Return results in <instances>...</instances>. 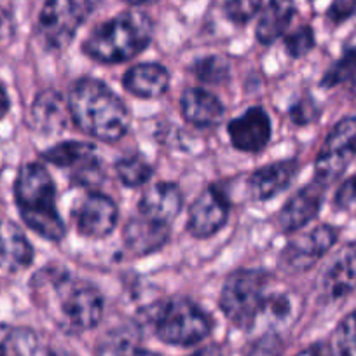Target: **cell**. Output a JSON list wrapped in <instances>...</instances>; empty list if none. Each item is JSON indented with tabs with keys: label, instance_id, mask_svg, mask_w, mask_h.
<instances>
[{
	"label": "cell",
	"instance_id": "obj_1",
	"mask_svg": "<svg viewBox=\"0 0 356 356\" xmlns=\"http://www.w3.org/2000/svg\"><path fill=\"white\" fill-rule=\"evenodd\" d=\"M68 111L75 124L89 136L115 142L129 128L128 107L97 79H81L68 93Z\"/></svg>",
	"mask_w": 356,
	"mask_h": 356
},
{
	"label": "cell",
	"instance_id": "obj_2",
	"mask_svg": "<svg viewBox=\"0 0 356 356\" xmlns=\"http://www.w3.org/2000/svg\"><path fill=\"white\" fill-rule=\"evenodd\" d=\"M40 297H51L54 316L67 332H86L97 327L104 316V297L88 282L65 271L47 269L37 275Z\"/></svg>",
	"mask_w": 356,
	"mask_h": 356
},
{
	"label": "cell",
	"instance_id": "obj_3",
	"mask_svg": "<svg viewBox=\"0 0 356 356\" xmlns=\"http://www.w3.org/2000/svg\"><path fill=\"white\" fill-rule=\"evenodd\" d=\"M15 200L25 224L49 241H60L65 224L56 208V189L49 171L39 163H29L19 170L15 182Z\"/></svg>",
	"mask_w": 356,
	"mask_h": 356
},
{
	"label": "cell",
	"instance_id": "obj_4",
	"mask_svg": "<svg viewBox=\"0 0 356 356\" xmlns=\"http://www.w3.org/2000/svg\"><path fill=\"white\" fill-rule=\"evenodd\" d=\"M152 40V23L143 13L128 11L91 32L84 53L98 63H122L142 53Z\"/></svg>",
	"mask_w": 356,
	"mask_h": 356
},
{
	"label": "cell",
	"instance_id": "obj_5",
	"mask_svg": "<svg viewBox=\"0 0 356 356\" xmlns=\"http://www.w3.org/2000/svg\"><path fill=\"white\" fill-rule=\"evenodd\" d=\"M147 321L161 341L173 346H194L211 332L210 316L187 299L161 302L150 311Z\"/></svg>",
	"mask_w": 356,
	"mask_h": 356
},
{
	"label": "cell",
	"instance_id": "obj_6",
	"mask_svg": "<svg viewBox=\"0 0 356 356\" xmlns=\"http://www.w3.org/2000/svg\"><path fill=\"white\" fill-rule=\"evenodd\" d=\"M267 276L262 271L241 269L225 280L220 292V309L234 327L252 328L259 320L266 299Z\"/></svg>",
	"mask_w": 356,
	"mask_h": 356
},
{
	"label": "cell",
	"instance_id": "obj_7",
	"mask_svg": "<svg viewBox=\"0 0 356 356\" xmlns=\"http://www.w3.org/2000/svg\"><path fill=\"white\" fill-rule=\"evenodd\" d=\"M89 13L91 0H47L37 25L44 46L53 51L65 49Z\"/></svg>",
	"mask_w": 356,
	"mask_h": 356
},
{
	"label": "cell",
	"instance_id": "obj_8",
	"mask_svg": "<svg viewBox=\"0 0 356 356\" xmlns=\"http://www.w3.org/2000/svg\"><path fill=\"white\" fill-rule=\"evenodd\" d=\"M356 157V115L342 119L328 133L318 152L314 171L316 182L327 187L335 182Z\"/></svg>",
	"mask_w": 356,
	"mask_h": 356
},
{
	"label": "cell",
	"instance_id": "obj_9",
	"mask_svg": "<svg viewBox=\"0 0 356 356\" xmlns=\"http://www.w3.org/2000/svg\"><path fill=\"white\" fill-rule=\"evenodd\" d=\"M337 241V231L330 225H318L304 236H297L286 245L282 260L289 271L300 273L314 266Z\"/></svg>",
	"mask_w": 356,
	"mask_h": 356
},
{
	"label": "cell",
	"instance_id": "obj_10",
	"mask_svg": "<svg viewBox=\"0 0 356 356\" xmlns=\"http://www.w3.org/2000/svg\"><path fill=\"white\" fill-rule=\"evenodd\" d=\"M227 217L229 201L217 187H208L191 207L187 229L196 238H210L224 227Z\"/></svg>",
	"mask_w": 356,
	"mask_h": 356
},
{
	"label": "cell",
	"instance_id": "obj_11",
	"mask_svg": "<svg viewBox=\"0 0 356 356\" xmlns=\"http://www.w3.org/2000/svg\"><path fill=\"white\" fill-rule=\"evenodd\" d=\"M77 229L86 238H105L118 225V207L111 197L91 193L75 211Z\"/></svg>",
	"mask_w": 356,
	"mask_h": 356
},
{
	"label": "cell",
	"instance_id": "obj_12",
	"mask_svg": "<svg viewBox=\"0 0 356 356\" xmlns=\"http://www.w3.org/2000/svg\"><path fill=\"white\" fill-rule=\"evenodd\" d=\"M231 143L241 152H259L271 138V121L264 108L253 107L229 122Z\"/></svg>",
	"mask_w": 356,
	"mask_h": 356
},
{
	"label": "cell",
	"instance_id": "obj_13",
	"mask_svg": "<svg viewBox=\"0 0 356 356\" xmlns=\"http://www.w3.org/2000/svg\"><path fill=\"white\" fill-rule=\"evenodd\" d=\"M325 186L314 180L309 186L302 187L299 193L293 194L278 215V225L286 234H293L304 225L309 224L320 213L321 201H323Z\"/></svg>",
	"mask_w": 356,
	"mask_h": 356
},
{
	"label": "cell",
	"instance_id": "obj_14",
	"mask_svg": "<svg viewBox=\"0 0 356 356\" xmlns=\"http://www.w3.org/2000/svg\"><path fill=\"white\" fill-rule=\"evenodd\" d=\"M70 111L68 104L56 91H42L37 95L30 108V126L40 135H58L68 124Z\"/></svg>",
	"mask_w": 356,
	"mask_h": 356
},
{
	"label": "cell",
	"instance_id": "obj_15",
	"mask_svg": "<svg viewBox=\"0 0 356 356\" xmlns=\"http://www.w3.org/2000/svg\"><path fill=\"white\" fill-rule=\"evenodd\" d=\"M325 297L332 300L342 299L356 290V243L344 246L335 255L321 280Z\"/></svg>",
	"mask_w": 356,
	"mask_h": 356
},
{
	"label": "cell",
	"instance_id": "obj_16",
	"mask_svg": "<svg viewBox=\"0 0 356 356\" xmlns=\"http://www.w3.org/2000/svg\"><path fill=\"white\" fill-rule=\"evenodd\" d=\"M182 193L175 184H156L140 200V213L149 220L170 225L182 210Z\"/></svg>",
	"mask_w": 356,
	"mask_h": 356
},
{
	"label": "cell",
	"instance_id": "obj_17",
	"mask_svg": "<svg viewBox=\"0 0 356 356\" xmlns=\"http://www.w3.org/2000/svg\"><path fill=\"white\" fill-rule=\"evenodd\" d=\"M297 161H282L257 170L248 178V194L253 201H267L283 193L297 175Z\"/></svg>",
	"mask_w": 356,
	"mask_h": 356
},
{
	"label": "cell",
	"instance_id": "obj_18",
	"mask_svg": "<svg viewBox=\"0 0 356 356\" xmlns=\"http://www.w3.org/2000/svg\"><path fill=\"white\" fill-rule=\"evenodd\" d=\"M33 248L18 225L13 222L0 224V271H23L32 264Z\"/></svg>",
	"mask_w": 356,
	"mask_h": 356
},
{
	"label": "cell",
	"instance_id": "obj_19",
	"mask_svg": "<svg viewBox=\"0 0 356 356\" xmlns=\"http://www.w3.org/2000/svg\"><path fill=\"white\" fill-rule=\"evenodd\" d=\"M180 112L187 122L197 128L217 126L224 118V107L213 95L204 89H187L180 98Z\"/></svg>",
	"mask_w": 356,
	"mask_h": 356
},
{
	"label": "cell",
	"instance_id": "obj_20",
	"mask_svg": "<svg viewBox=\"0 0 356 356\" xmlns=\"http://www.w3.org/2000/svg\"><path fill=\"white\" fill-rule=\"evenodd\" d=\"M122 84L126 91L135 97L156 98L161 97L170 86V74L163 65L140 63L126 72Z\"/></svg>",
	"mask_w": 356,
	"mask_h": 356
},
{
	"label": "cell",
	"instance_id": "obj_21",
	"mask_svg": "<svg viewBox=\"0 0 356 356\" xmlns=\"http://www.w3.org/2000/svg\"><path fill=\"white\" fill-rule=\"evenodd\" d=\"M168 241V225L145 217L131 218L124 227V243L136 255L157 252Z\"/></svg>",
	"mask_w": 356,
	"mask_h": 356
},
{
	"label": "cell",
	"instance_id": "obj_22",
	"mask_svg": "<svg viewBox=\"0 0 356 356\" xmlns=\"http://www.w3.org/2000/svg\"><path fill=\"white\" fill-rule=\"evenodd\" d=\"M293 0H269L257 25V39L262 44H273L283 35L292 23Z\"/></svg>",
	"mask_w": 356,
	"mask_h": 356
},
{
	"label": "cell",
	"instance_id": "obj_23",
	"mask_svg": "<svg viewBox=\"0 0 356 356\" xmlns=\"http://www.w3.org/2000/svg\"><path fill=\"white\" fill-rule=\"evenodd\" d=\"M44 159L60 168H79L97 157V149L88 142H61L42 154Z\"/></svg>",
	"mask_w": 356,
	"mask_h": 356
},
{
	"label": "cell",
	"instance_id": "obj_24",
	"mask_svg": "<svg viewBox=\"0 0 356 356\" xmlns=\"http://www.w3.org/2000/svg\"><path fill=\"white\" fill-rule=\"evenodd\" d=\"M39 349L35 332L25 327L0 325V356H33Z\"/></svg>",
	"mask_w": 356,
	"mask_h": 356
},
{
	"label": "cell",
	"instance_id": "obj_25",
	"mask_svg": "<svg viewBox=\"0 0 356 356\" xmlns=\"http://www.w3.org/2000/svg\"><path fill=\"white\" fill-rule=\"evenodd\" d=\"M97 356H161L138 344L133 330L119 328L105 335L97 348Z\"/></svg>",
	"mask_w": 356,
	"mask_h": 356
},
{
	"label": "cell",
	"instance_id": "obj_26",
	"mask_svg": "<svg viewBox=\"0 0 356 356\" xmlns=\"http://www.w3.org/2000/svg\"><path fill=\"white\" fill-rule=\"evenodd\" d=\"M323 88H344L348 93L356 95V47L349 49L321 81Z\"/></svg>",
	"mask_w": 356,
	"mask_h": 356
},
{
	"label": "cell",
	"instance_id": "obj_27",
	"mask_svg": "<svg viewBox=\"0 0 356 356\" xmlns=\"http://www.w3.org/2000/svg\"><path fill=\"white\" fill-rule=\"evenodd\" d=\"M115 173L126 187H140L152 177V166L142 156H128L115 163Z\"/></svg>",
	"mask_w": 356,
	"mask_h": 356
},
{
	"label": "cell",
	"instance_id": "obj_28",
	"mask_svg": "<svg viewBox=\"0 0 356 356\" xmlns=\"http://www.w3.org/2000/svg\"><path fill=\"white\" fill-rule=\"evenodd\" d=\"M293 313V300L290 296L278 293V296H266L262 304L260 316L266 318L267 323L280 325L286 323ZM259 316V318H260Z\"/></svg>",
	"mask_w": 356,
	"mask_h": 356
},
{
	"label": "cell",
	"instance_id": "obj_29",
	"mask_svg": "<svg viewBox=\"0 0 356 356\" xmlns=\"http://www.w3.org/2000/svg\"><path fill=\"white\" fill-rule=\"evenodd\" d=\"M194 74L200 81L210 82V84H220L229 79V67L224 60L217 56L203 58L194 65Z\"/></svg>",
	"mask_w": 356,
	"mask_h": 356
},
{
	"label": "cell",
	"instance_id": "obj_30",
	"mask_svg": "<svg viewBox=\"0 0 356 356\" xmlns=\"http://www.w3.org/2000/svg\"><path fill=\"white\" fill-rule=\"evenodd\" d=\"M337 349L341 356H356V309L339 325Z\"/></svg>",
	"mask_w": 356,
	"mask_h": 356
},
{
	"label": "cell",
	"instance_id": "obj_31",
	"mask_svg": "<svg viewBox=\"0 0 356 356\" xmlns=\"http://www.w3.org/2000/svg\"><path fill=\"white\" fill-rule=\"evenodd\" d=\"M262 8V0H227L225 15L236 25L248 23Z\"/></svg>",
	"mask_w": 356,
	"mask_h": 356
},
{
	"label": "cell",
	"instance_id": "obj_32",
	"mask_svg": "<svg viewBox=\"0 0 356 356\" xmlns=\"http://www.w3.org/2000/svg\"><path fill=\"white\" fill-rule=\"evenodd\" d=\"M314 47V33L309 26H300L289 33L285 39V49L292 58H300Z\"/></svg>",
	"mask_w": 356,
	"mask_h": 356
},
{
	"label": "cell",
	"instance_id": "obj_33",
	"mask_svg": "<svg viewBox=\"0 0 356 356\" xmlns=\"http://www.w3.org/2000/svg\"><path fill=\"white\" fill-rule=\"evenodd\" d=\"M335 207L342 211L356 215V175L348 178L335 194Z\"/></svg>",
	"mask_w": 356,
	"mask_h": 356
},
{
	"label": "cell",
	"instance_id": "obj_34",
	"mask_svg": "<svg viewBox=\"0 0 356 356\" xmlns=\"http://www.w3.org/2000/svg\"><path fill=\"white\" fill-rule=\"evenodd\" d=\"M355 13H356V0H334L330 9H328L327 16L332 23L339 25V23L351 18Z\"/></svg>",
	"mask_w": 356,
	"mask_h": 356
},
{
	"label": "cell",
	"instance_id": "obj_35",
	"mask_svg": "<svg viewBox=\"0 0 356 356\" xmlns=\"http://www.w3.org/2000/svg\"><path fill=\"white\" fill-rule=\"evenodd\" d=\"M290 115H292V119L296 124H309L311 121H314V119H316L318 108L313 102L302 100L300 104H297L296 107L290 111Z\"/></svg>",
	"mask_w": 356,
	"mask_h": 356
},
{
	"label": "cell",
	"instance_id": "obj_36",
	"mask_svg": "<svg viewBox=\"0 0 356 356\" xmlns=\"http://www.w3.org/2000/svg\"><path fill=\"white\" fill-rule=\"evenodd\" d=\"M297 356H334V355H332V351L328 346L314 344V346H311V348L300 351Z\"/></svg>",
	"mask_w": 356,
	"mask_h": 356
},
{
	"label": "cell",
	"instance_id": "obj_37",
	"mask_svg": "<svg viewBox=\"0 0 356 356\" xmlns=\"http://www.w3.org/2000/svg\"><path fill=\"white\" fill-rule=\"evenodd\" d=\"M193 356H225V355H224V349H222L220 346L211 344V346H207V348L200 349V351H196Z\"/></svg>",
	"mask_w": 356,
	"mask_h": 356
},
{
	"label": "cell",
	"instance_id": "obj_38",
	"mask_svg": "<svg viewBox=\"0 0 356 356\" xmlns=\"http://www.w3.org/2000/svg\"><path fill=\"white\" fill-rule=\"evenodd\" d=\"M8 111H9V97L8 93H6L4 86L0 84V119L8 114Z\"/></svg>",
	"mask_w": 356,
	"mask_h": 356
},
{
	"label": "cell",
	"instance_id": "obj_39",
	"mask_svg": "<svg viewBox=\"0 0 356 356\" xmlns=\"http://www.w3.org/2000/svg\"><path fill=\"white\" fill-rule=\"evenodd\" d=\"M129 6H149V4H154V2H157V0H126Z\"/></svg>",
	"mask_w": 356,
	"mask_h": 356
}]
</instances>
